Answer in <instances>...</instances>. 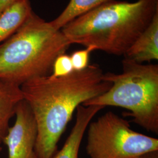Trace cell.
I'll list each match as a JSON object with an SVG mask.
<instances>
[{"mask_svg":"<svg viewBox=\"0 0 158 158\" xmlns=\"http://www.w3.org/2000/svg\"><path fill=\"white\" fill-rule=\"evenodd\" d=\"M15 115V124L9 128L2 142L8 148V158H38L35 152L37 125L24 99L18 104Z\"/></svg>","mask_w":158,"mask_h":158,"instance_id":"cell-6","label":"cell"},{"mask_svg":"<svg viewBox=\"0 0 158 158\" xmlns=\"http://www.w3.org/2000/svg\"><path fill=\"white\" fill-rule=\"evenodd\" d=\"M86 152L90 158H138L158 151V139L136 132L129 122L108 111L88 125Z\"/></svg>","mask_w":158,"mask_h":158,"instance_id":"cell-5","label":"cell"},{"mask_svg":"<svg viewBox=\"0 0 158 158\" xmlns=\"http://www.w3.org/2000/svg\"><path fill=\"white\" fill-rule=\"evenodd\" d=\"M18 0H0V14Z\"/></svg>","mask_w":158,"mask_h":158,"instance_id":"cell-14","label":"cell"},{"mask_svg":"<svg viewBox=\"0 0 158 158\" xmlns=\"http://www.w3.org/2000/svg\"><path fill=\"white\" fill-rule=\"evenodd\" d=\"M110 1L112 0H70L61 14L50 23L55 28L61 30L75 18Z\"/></svg>","mask_w":158,"mask_h":158,"instance_id":"cell-11","label":"cell"},{"mask_svg":"<svg viewBox=\"0 0 158 158\" xmlns=\"http://www.w3.org/2000/svg\"><path fill=\"white\" fill-rule=\"evenodd\" d=\"M23 99L20 86L0 79V143L8 133L10 121L15 115L18 104Z\"/></svg>","mask_w":158,"mask_h":158,"instance_id":"cell-9","label":"cell"},{"mask_svg":"<svg viewBox=\"0 0 158 158\" xmlns=\"http://www.w3.org/2000/svg\"><path fill=\"white\" fill-rule=\"evenodd\" d=\"M138 158H158V151L145 153Z\"/></svg>","mask_w":158,"mask_h":158,"instance_id":"cell-15","label":"cell"},{"mask_svg":"<svg viewBox=\"0 0 158 158\" xmlns=\"http://www.w3.org/2000/svg\"><path fill=\"white\" fill-rule=\"evenodd\" d=\"M124 56L125 59L142 64L158 60V11Z\"/></svg>","mask_w":158,"mask_h":158,"instance_id":"cell-8","label":"cell"},{"mask_svg":"<svg viewBox=\"0 0 158 158\" xmlns=\"http://www.w3.org/2000/svg\"><path fill=\"white\" fill-rule=\"evenodd\" d=\"M52 74L53 77H60L68 76L74 72L70 56L65 53L57 57L53 64Z\"/></svg>","mask_w":158,"mask_h":158,"instance_id":"cell-12","label":"cell"},{"mask_svg":"<svg viewBox=\"0 0 158 158\" xmlns=\"http://www.w3.org/2000/svg\"><path fill=\"white\" fill-rule=\"evenodd\" d=\"M102 106H84L79 105L76 108V119L73 127L62 148L56 152L52 158H78L79 149L85 131L91 120Z\"/></svg>","mask_w":158,"mask_h":158,"instance_id":"cell-7","label":"cell"},{"mask_svg":"<svg viewBox=\"0 0 158 158\" xmlns=\"http://www.w3.org/2000/svg\"><path fill=\"white\" fill-rule=\"evenodd\" d=\"M157 11L158 0H112L75 18L61 31L71 45L124 55Z\"/></svg>","mask_w":158,"mask_h":158,"instance_id":"cell-2","label":"cell"},{"mask_svg":"<svg viewBox=\"0 0 158 158\" xmlns=\"http://www.w3.org/2000/svg\"><path fill=\"white\" fill-rule=\"evenodd\" d=\"M96 51V48L90 46L85 49L74 51L70 56L73 64L74 71H81L87 68L89 65V59L91 53Z\"/></svg>","mask_w":158,"mask_h":158,"instance_id":"cell-13","label":"cell"},{"mask_svg":"<svg viewBox=\"0 0 158 158\" xmlns=\"http://www.w3.org/2000/svg\"><path fill=\"white\" fill-rule=\"evenodd\" d=\"M70 45L61 30L32 11L0 45V79L21 86L29 80L49 76L57 57Z\"/></svg>","mask_w":158,"mask_h":158,"instance_id":"cell-3","label":"cell"},{"mask_svg":"<svg viewBox=\"0 0 158 158\" xmlns=\"http://www.w3.org/2000/svg\"><path fill=\"white\" fill-rule=\"evenodd\" d=\"M123 72H107L102 79L110 89L82 104L84 106H114L130 111L125 115L142 128L158 134V65L143 64L124 58Z\"/></svg>","mask_w":158,"mask_h":158,"instance_id":"cell-4","label":"cell"},{"mask_svg":"<svg viewBox=\"0 0 158 158\" xmlns=\"http://www.w3.org/2000/svg\"><path fill=\"white\" fill-rule=\"evenodd\" d=\"M33 11L29 0H18L0 14V43L8 39Z\"/></svg>","mask_w":158,"mask_h":158,"instance_id":"cell-10","label":"cell"},{"mask_svg":"<svg viewBox=\"0 0 158 158\" xmlns=\"http://www.w3.org/2000/svg\"><path fill=\"white\" fill-rule=\"evenodd\" d=\"M103 74L100 67L93 64L66 76L36 77L20 86L37 125V158H52L77 107L110 89L112 84L102 79Z\"/></svg>","mask_w":158,"mask_h":158,"instance_id":"cell-1","label":"cell"},{"mask_svg":"<svg viewBox=\"0 0 158 158\" xmlns=\"http://www.w3.org/2000/svg\"><path fill=\"white\" fill-rule=\"evenodd\" d=\"M1 151H2V148H1V147H0V152H1Z\"/></svg>","mask_w":158,"mask_h":158,"instance_id":"cell-16","label":"cell"}]
</instances>
